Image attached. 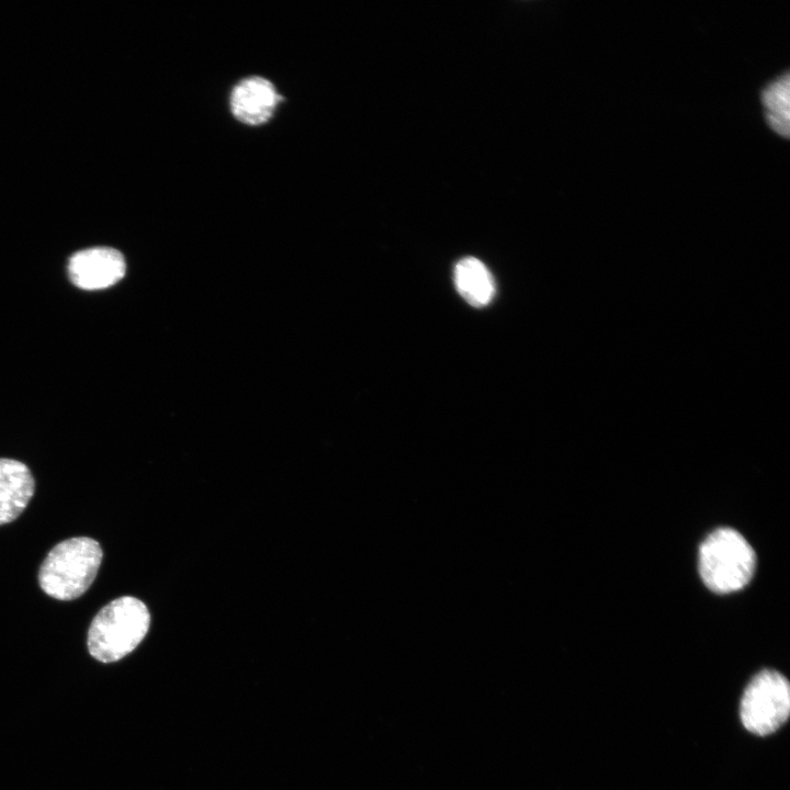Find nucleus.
<instances>
[{
  "instance_id": "obj_1",
  "label": "nucleus",
  "mask_w": 790,
  "mask_h": 790,
  "mask_svg": "<svg viewBox=\"0 0 790 790\" xmlns=\"http://www.w3.org/2000/svg\"><path fill=\"white\" fill-rule=\"evenodd\" d=\"M149 625L150 614L142 600L119 597L93 618L88 631V650L102 663L120 661L140 644Z\"/></svg>"
},
{
  "instance_id": "obj_2",
  "label": "nucleus",
  "mask_w": 790,
  "mask_h": 790,
  "mask_svg": "<svg viewBox=\"0 0 790 790\" xmlns=\"http://www.w3.org/2000/svg\"><path fill=\"white\" fill-rule=\"evenodd\" d=\"M102 555L100 544L88 537L71 538L56 544L40 567L41 588L58 600L80 597L94 580Z\"/></svg>"
},
{
  "instance_id": "obj_3",
  "label": "nucleus",
  "mask_w": 790,
  "mask_h": 790,
  "mask_svg": "<svg viewBox=\"0 0 790 790\" xmlns=\"http://www.w3.org/2000/svg\"><path fill=\"white\" fill-rule=\"evenodd\" d=\"M698 567L710 590L729 594L742 589L752 579L756 555L738 531L719 528L700 544Z\"/></svg>"
},
{
  "instance_id": "obj_4",
  "label": "nucleus",
  "mask_w": 790,
  "mask_h": 790,
  "mask_svg": "<svg viewBox=\"0 0 790 790\" xmlns=\"http://www.w3.org/2000/svg\"><path fill=\"white\" fill-rule=\"evenodd\" d=\"M790 713V687L788 680L776 670L758 673L747 685L740 707L745 729L757 735L777 731Z\"/></svg>"
},
{
  "instance_id": "obj_5",
  "label": "nucleus",
  "mask_w": 790,
  "mask_h": 790,
  "mask_svg": "<svg viewBox=\"0 0 790 790\" xmlns=\"http://www.w3.org/2000/svg\"><path fill=\"white\" fill-rule=\"evenodd\" d=\"M123 255L110 247H93L74 253L68 262L71 282L83 290L112 286L125 274Z\"/></svg>"
},
{
  "instance_id": "obj_6",
  "label": "nucleus",
  "mask_w": 790,
  "mask_h": 790,
  "mask_svg": "<svg viewBox=\"0 0 790 790\" xmlns=\"http://www.w3.org/2000/svg\"><path fill=\"white\" fill-rule=\"evenodd\" d=\"M280 97L270 80L259 76L247 77L230 93V111L244 124H264L272 117Z\"/></svg>"
},
{
  "instance_id": "obj_7",
  "label": "nucleus",
  "mask_w": 790,
  "mask_h": 790,
  "mask_svg": "<svg viewBox=\"0 0 790 790\" xmlns=\"http://www.w3.org/2000/svg\"><path fill=\"white\" fill-rule=\"evenodd\" d=\"M35 482L29 467L0 458V526L16 519L31 500Z\"/></svg>"
},
{
  "instance_id": "obj_8",
  "label": "nucleus",
  "mask_w": 790,
  "mask_h": 790,
  "mask_svg": "<svg viewBox=\"0 0 790 790\" xmlns=\"http://www.w3.org/2000/svg\"><path fill=\"white\" fill-rule=\"evenodd\" d=\"M454 283L460 295L472 306L489 304L495 294L490 272L474 257L463 258L455 264Z\"/></svg>"
},
{
  "instance_id": "obj_9",
  "label": "nucleus",
  "mask_w": 790,
  "mask_h": 790,
  "mask_svg": "<svg viewBox=\"0 0 790 790\" xmlns=\"http://www.w3.org/2000/svg\"><path fill=\"white\" fill-rule=\"evenodd\" d=\"M789 72L770 81L760 93L768 126L778 135L789 137L790 123V87Z\"/></svg>"
}]
</instances>
